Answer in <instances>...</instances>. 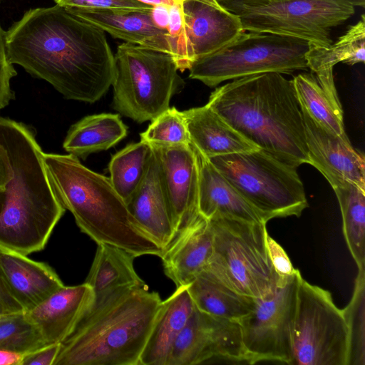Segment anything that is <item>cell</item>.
<instances>
[{
    "label": "cell",
    "instance_id": "cell-21",
    "mask_svg": "<svg viewBox=\"0 0 365 365\" xmlns=\"http://www.w3.org/2000/svg\"><path fill=\"white\" fill-rule=\"evenodd\" d=\"M68 12L113 37L170 53L168 30L154 23L150 11L68 9Z\"/></svg>",
    "mask_w": 365,
    "mask_h": 365
},
{
    "label": "cell",
    "instance_id": "cell-18",
    "mask_svg": "<svg viewBox=\"0 0 365 365\" xmlns=\"http://www.w3.org/2000/svg\"><path fill=\"white\" fill-rule=\"evenodd\" d=\"M125 203L140 229L165 250L174 239L175 231L160 165L153 149L145 174Z\"/></svg>",
    "mask_w": 365,
    "mask_h": 365
},
{
    "label": "cell",
    "instance_id": "cell-7",
    "mask_svg": "<svg viewBox=\"0 0 365 365\" xmlns=\"http://www.w3.org/2000/svg\"><path fill=\"white\" fill-rule=\"evenodd\" d=\"M212 253L205 269L231 289L252 298L276 287V273L267 248L266 223L216 215L209 219Z\"/></svg>",
    "mask_w": 365,
    "mask_h": 365
},
{
    "label": "cell",
    "instance_id": "cell-16",
    "mask_svg": "<svg viewBox=\"0 0 365 365\" xmlns=\"http://www.w3.org/2000/svg\"><path fill=\"white\" fill-rule=\"evenodd\" d=\"M182 6L195 60L218 51L244 31L239 16L217 0H183Z\"/></svg>",
    "mask_w": 365,
    "mask_h": 365
},
{
    "label": "cell",
    "instance_id": "cell-14",
    "mask_svg": "<svg viewBox=\"0 0 365 365\" xmlns=\"http://www.w3.org/2000/svg\"><path fill=\"white\" fill-rule=\"evenodd\" d=\"M149 144L160 165L176 235L200 215L199 168L195 149L191 143Z\"/></svg>",
    "mask_w": 365,
    "mask_h": 365
},
{
    "label": "cell",
    "instance_id": "cell-20",
    "mask_svg": "<svg viewBox=\"0 0 365 365\" xmlns=\"http://www.w3.org/2000/svg\"><path fill=\"white\" fill-rule=\"evenodd\" d=\"M0 271L12 294L29 311L64 286L48 264L0 248Z\"/></svg>",
    "mask_w": 365,
    "mask_h": 365
},
{
    "label": "cell",
    "instance_id": "cell-39",
    "mask_svg": "<svg viewBox=\"0 0 365 365\" xmlns=\"http://www.w3.org/2000/svg\"><path fill=\"white\" fill-rule=\"evenodd\" d=\"M61 343L46 344L24 355L21 365H53Z\"/></svg>",
    "mask_w": 365,
    "mask_h": 365
},
{
    "label": "cell",
    "instance_id": "cell-31",
    "mask_svg": "<svg viewBox=\"0 0 365 365\" xmlns=\"http://www.w3.org/2000/svg\"><path fill=\"white\" fill-rule=\"evenodd\" d=\"M151 155L150 145L140 140L127 145L112 156L108 164L109 178L125 202L141 182Z\"/></svg>",
    "mask_w": 365,
    "mask_h": 365
},
{
    "label": "cell",
    "instance_id": "cell-40",
    "mask_svg": "<svg viewBox=\"0 0 365 365\" xmlns=\"http://www.w3.org/2000/svg\"><path fill=\"white\" fill-rule=\"evenodd\" d=\"M24 311L12 294L0 271V315Z\"/></svg>",
    "mask_w": 365,
    "mask_h": 365
},
{
    "label": "cell",
    "instance_id": "cell-8",
    "mask_svg": "<svg viewBox=\"0 0 365 365\" xmlns=\"http://www.w3.org/2000/svg\"><path fill=\"white\" fill-rule=\"evenodd\" d=\"M267 222L299 217L308 207L296 167L262 149L208 158Z\"/></svg>",
    "mask_w": 365,
    "mask_h": 365
},
{
    "label": "cell",
    "instance_id": "cell-5",
    "mask_svg": "<svg viewBox=\"0 0 365 365\" xmlns=\"http://www.w3.org/2000/svg\"><path fill=\"white\" fill-rule=\"evenodd\" d=\"M43 159L56 198L73 215L81 232L97 244L117 246L137 257L162 256L164 250L140 229L109 178L69 153H43Z\"/></svg>",
    "mask_w": 365,
    "mask_h": 365
},
{
    "label": "cell",
    "instance_id": "cell-25",
    "mask_svg": "<svg viewBox=\"0 0 365 365\" xmlns=\"http://www.w3.org/2000/svg\"><path fill=\"white\" fill-rule=\"evenodd\" d=\"M195 305L187 287L176 288L162 302L140 358V365H167L173 344Z\"/></svg>",
    "mask_w": 365,
    "mask_h": 365
},
{
    "label": "cell",
    "instance_id": "cell-24",
    "mask_svg": "<svg viewBox=\"0 0 365 365\" xmlns=\"http://www.w3.org/2000/svg\"><path fill=\"white\" fill-rule=\"evenodd\" d=\"M301 108L316 121L349 140L344 113L334 81L333 68L302 73L292 79Z\"/></svg>",
    "mask_w": 365,
    "mask_h": 365
},
{
    "label": "cell",
    "instance_id": "cell-19",
    "mask_svg": "<svg viewBox=\"0 0 365 365\" xmlns=\"http://www.w3.org/2000/svg\"><path fill=\"white\" fill-rule=\"evenodd\" d=\"M213 234L201 215L180 230L164 250V272L176 285L187 286L207 267L212 253Z\"/></svg>",
    "mask_w": 365,
    "mask_h": 365
},
{
    "label": "cell",
    "instance_id": "cell-4",
    "mask_svg": "<svg viewBox=\"0 0 365 365\" xmlns=\"http://www.w3.org/2000/svg\"><path fill=\"white\" fill-rule=\"evenodd\" d=\"M162 302L145 283L118 290L83 316L53 365H140Z\"/></svg>",
    "mask_w": 365,
    "mask_h": 365
},
{
    "label": "cell",
    "instance_id": "cell-17",
    "mask_svg": "<svg viewBox=\"0 0 365 365\" xmlns=\"http://www.w3.org/2000/svg\"><path fill=\"white\" fill-rule=\"evenodd\" d=\"M93 294L85 282L63 286L33 309L25 311L46 344L63 342L91 309Z\"/></svg>",
    "mask_w": 365,
    "mask_h": 365
},
{
    "label": "cell",
    "instance_id": "cell-36",
    "mask_svg": "<svg viewBox=\"0 0 365 365\" xmlns=\"http://www.w3.org/2000/svg\"><path fill=\"white\" fill-rule=\"evenodd\" d=\"M56 4L66 9H88L114 11H150L153 6L136 0H54Z\"/></svg>",
    "mask_w": 365,
    "mask_h": 365
},
{
    "label": "cell",
    "instance_id": "cell-1",
    "mask_svg": "<svg viewBox=\"0 0 365 365\" xmlns=\"http://www.w3.org/2000/svg\"><path fill=\"white\" fill-rule=\"evenodd\" d=\"M8 59L66 98L89 103L112 85L114 55L105 31L57 4L31 9L6 31Z\"/></svg>",
    "mask_w": 365,
    "mask_h": 365
},
{
    "label": "cell",
    "instance_id": "cell-29",
    "mask_svg": "<svg viewBox=\"0 0 365 365\" xmlns=\"http://www.w3.org/2000/svg\"><path fill=\"white\" fill-rule=\"evenodd\" d=\"M308 69L316 72L334 68L339 63L353 66L365 61V16L347 27L335 43L327 46L309 42L306 53Z\"/></svg>",
    "mask_w": 365,
    "mask_h": 365
},
{
    "label": "cell",
    "instance_id": "cell-45",
    "mask_svg": "<svg viewBox=\"0 0 365 365\" xmlns=\"http://www.w3.org/2000/svg\"><path fill=\"white\" fill-rule=\"evenodd\" d=\"M145 4L155 6H165L170 7L172 6L181 4L183 0H136Z\"/></svg>",
    "mask_w": 365,
    "mask_h": 365
},
{
    "label": "cell",
    "instance_id": "cell-23",
    "mask_svg": "<svg viewBox=\"0 0 365 365\" xmlns=\"http://www.w3.org/2000/svg\"><path fill=\"white\" fill-rule=\"evenodd\" d=\"M190 143L209 158L257 149L207 104L183 110Z\"/></svg>",
    "mask_w": 365,
    "mask_h": 365
},
{
    "label": "cell",
    "instance_id": "cell-11",
    "mask_svg": "<svg viewBox=\"0 0 365 365\" xmlns=\"http://www.w3.org/2000/svg\"><path fill=\"white\" fill-rule=\"evenodd\" d=\"M301 273L279 278L274 289L255 298L252 310L238 324L247 363L277 361L290 364Z\"/></svg>",
    "mask_w": 365,
    "mask_h": 365
},
{
    "label": "cell",
    "instance_id": "cell-42",
    "mask_svg": "<svg viewBox=\"0 0 365 365\" xmlns=\"http://www.w3.org/2000/svg\"><path fill=\"white\" fill-rule=\"evenodd\" d=\"M11 176L10 166L6 149L0 143V190L4 188Z\"/></svg>",
    "mask_w": 365,
    "mask_h": 365
},
{
    "label": "cell",
    "instance_id": "cell-32",
    "mask_svg": "<svg viewBox=\"0 0 365 365\" xmlns=\"http://www.w3.org/2000/svg\"><path fill=\"white\" fill-rule=\"evenodd\" d=\"M342 310L349 329L347 365H365V269H358L352 297Z\"/></svg>",
    "mask_w": 365,
    "mask_h": 365
},
{
    "label": "cell",
    "instance_id": "cell-33",
    "mask_svg": "<svg viewBox=\"0 0 365 365\" xmlns=\"http://www.w3.org/2000/svg\"><path fill=\"white\" fill-rule=\"evenodd\" d=\"M45 345L25 311L0 315V349L26 354Z\"/></svg>",
    "mask_w": 365,
    "mask_h": 365
},
{
    "label": "cell",
    "instance_id": "cell-13",
    "mask_svg": "<svg viewBox=\"0 0 365 365\" xmlns=\"http://www.w3.org/2000/svg\"><path fill=\"white\" fill-rule=\"evenodd\" d=\"M215 358L247 362L240 325L195 307L173 344L167 365L200 364Z\"/></svg>",
    "mask_w": 365,
    "mask_h": 365
},
{
    "label": "cell",
    "instance_id": "cell-9",
    "mask_svg": "<svg viewBox=\"0 0 365 365\" xmlns=\"http://www.w3.org/2000/svg\"><path fill=\"white\" fill-rule=\"evenodd\" d=\"M309 41L269 33L243 31L218 51L195 59L189 77L209 87L269 72L291 74L308 70Z\"/></svg>",
    "mask_w": 365,
    "mask_h": 365
},
{
    "label": "cell",
    "instance_id": "cell-10",
    "mask_svg": "<svg viewBox=\"0 0 365 365\" xmlns=\"http://www.w3.org/2000/svg\"><path fill=\"white\" fill-rule=\"evenodd\" d=\"M349 329L331 294L301 276L298 283L292 365H347Z\"/></svg>",
    "mask_w": 365,
    "mask_h": 365
},
{
    "label": "cell",
    "instance_id": "cell-3",
    "mask_svg": "<svg viewBox=\"0 0 365 365\" xmlns=\"http://www.w3.org/2000/svg\"><path fill=\"white\" fill-rule=\"evenodd\" d=\"M0 143L11 173L0 190V248L29 255L45 248L66 210L51 188L33 131L0 117Z\"/></svg>",
    "mask_w": 365,
    "mask_h": 365
},
{
    "label": "cell",
    "instance_id": "cell-2",
    "mask_svg": "<svg viewBox=\"0 0 365 365\" xmlns=\"http://www.w3.org/2000/svg\"><path fill=\"white\" fill-rule=\"evenodd\" d=\"M207 105L257 148L296 168L309 164L292 79L277 72L245 76L217 88Z\"/></svg>",
    "mask_w": 365,
    "mask_h": 365
},
{
    "label": "cell",
    "instance_id": "cell-46",
    "mask_svg": "<svg viewBox=\"0 0 365 365\" xmlns=\"http://www.w3.org/2000/svg\"><path fill=\"white\" fill-rule=\"evenodd\" d=\"M349 3H350L354 6H361L364 7L365 6V0H344Z\"/></svg>",
    "mask_w": 365,
    "mask_h": 365
},
{
    "label": "cell",
    "instance_id": "cell-27",
    "mask_svg": "<svg viewBox=\"0 0 365 365\" xmlns=\"http://www.w3.org/2000/svg\"><path fill=\"white\" fill-rule=\"evenodd\" d=\"M127 133L119 114L87 115L70 127L63 147L69 154L85 159L91 153L113 147Z\"/></svg>",
    "mask_w": 365,
    "mask_h": 365
},
{
    "label": "cell",
    "instance_id": "cell-44",
    "mask_svg": "<svg viewBox=\"0 0 365 365\" xmlns=\"http://www.w3.org/2000/svg\"><path fill=\"white\" fill-rule=\"evenodd\" d=\"M24 354L0 349V365H21Z\"/></svg>",
    "mask_w": 365,
    "mask_h": 365
},
{
    "label": "cell",
    "instance_id": "cell-38",
    "mask_svg": "<svg viewBox=\"0 0 365 365\" xmlns=\"http://www.w3.org/2000/svg\"><path fill=\"white\" fill-rule=\"evenodd\" d=\"M266 244L272 264L278 276L283 277L292 274L296 269L294 268L284 249L268 235V232L266 235Z\"/></svg>",
    "mask_w": 365,
    "mask_h": 365
},
{
    "label": "cell",
    "instance_id": "cell-34",
    "mask_svg": "<svg viewBox=\"0 0 365 365\" xmlns=\"http://www.w3.org/2000/svg\"><path fill=\"white\" fill-rule=\"evenodd\" d=\"M140 140L153 144L190 143L182 111L172 107L160 113L140 133Z\"/></svg>",
    "mask_w": 365,
    "mask_h": 365
},
{
    "label": "cell",
    "instance_id": "cell-41",
    "mask_svg": "<svg viewBox=\"0 0 365 365\" xmlns=\"http://www.w3.org/2000/svg\"><path fill=\"white\" fill-rule=\"evenodd\" d=\"M281 0H217L226 10L233 13L243 8H256Z\"/></svg>",
    "mask_w": 365,
    "mask_h": 365
},
{
    "label": "cell",
    "instance_id": "cell-26",
    "mask_svg": "<svg viewBox=\"0 0 365 365\" xmlns=\"http://www.w3.org/2000/svg\"><path fill=\"white\" fill-rule=\"evenodd\" d=\"M135 257L134 254L117 246L98 244L94 259L85 281L93 294L91 309L119 289L145 283L134 269Z\"/></svg>",
    "mask_w": 365,
    "mask_h": 365
},
{
    "label": "cell",
    "instance_id": "cell-35",
    "mask_svg": "<svg viewBox=\"0 0 365 365\" xmlns=\"http://www.w3.org/2000/svg\"><path fill=\"white\" fill-rule=\"evenodd\" d=\"M182 3L169 7L167 30L170 53L179 71H184L189 69L195 56L186 31Z\"/></svg>",
    "mask_w": 365,
    "mask_h": 365
},
{
    "label": "cell",
    "instance_id": "cell-37",
    "mask_svg": "<svg viewBox=\"0 0 365 365\" xmlns=\"http://www.w3.org/2000/svg\"><path fill=\"white\" fill-rule=\"evenodd\" d=\"M16 75V71L8 59L6 31L0 26V110L8 106L14 98L10 81Z\"/></svg>",
    "mask_w": 365,
    "mask_h": 365
},
{
    "label": "cell",
    "instance_id": "cell-6",
    "mask_svg": "<svg viewBox=\"0 0 365 365\" xmlns=\"http://www.w3.org/2000/svg\"><path fill=\"white\" fill-rule=\"evenodd\" d=\"M178 71L168 53L120 43L114 55L113 108L138 123L152 121L183 88Z\"/></svg>",
    "mask_w": 365,
    "mask_h": 365
},
{
    "label": "cell",
    "instance_id": "cell-28",
    "mask_svg": "<svg viewBox=\"0 0 365 365\" xmlns=\"http://www.w3.org/2000/svg\"><path fill=\"white\" fill-rule=\"evenodd\" d=\"M186 287L196 308L219 318L238 322L255 305V298L231 289L206 269Z\"/></svg>",
    "mask_w": 365,
    "mask_h": 365
},
{
    "label": "cell",
    "instance_id": "cell-43",
    "mask_svg": "<svg viewBox=\"0 0 365 365\" xmlns=\"http://www.w3.org/2000/svg\"><path fill=\"white\" fill-rule=\"evenodd\" d=\"M152 19L155 25L160 29L167 30L169 21V7L155 6L151 11Z\"/></svg>",
    "mask_w": 365,
    "mask_h": 365
},
{
    "label": "cell",
    "instance_id": "cell-12",
    "mask_svg": "<svg viewBox=\"0 0 365 365\" xmlns=\"http://www.w3.org/2000/svg\"><path fill=\"white\" fill-rule=\"evenodd\" d=\"M355 13L344 0H281L233 12L245 31L269 33L306 40L320 46L333 43V28Z\"/></svg>",
    "mask_w": 365,
    "mask_h": 365
},
{
    "label": "cell",
    "instance_id": "cell-22",
    "mask_svg": "<svg viewBox=\"0 0 365 365\" xmlns=\"http://www.w3.org/2000/svg\"><path fill=\"white\" fill-rule=\"evenodd\" d=\"M195 149L199 168L200 214L207 220L220 215L267 224L262 215L243 197L209 159Z\"/></svg>",
    "mask_w": 365,
    "mask_h": 365
},
{
    "label": "cell",
    "instance_id": "cell-30",
    "mask_svg": "<svg viewBox=\"0 0 365 365\" xmlns=\"http://www.w3.org/2000/svg\"><path fill=\"white\" fill-rule=\"evenodd\" d=\"M333 190L339 204L349 250L358 269H365V189L346 181Z\"/></svg>",
    "mask_w": 365,
    "mask_h": 365
},
{
    "label": "cell",
    "instance_id": "cell-15",
    "mask_svg": "<svg viewBox=\"0 0 365 365\" xmlns=\"http://www.w3.org/2000/svg\"><path fill=\"white\" fill-rule=\"evenodd\" d=\"M309 164L334 188L349 181L365 189V161L362 153L346 140L313 119L302 108Z\"/></svg>",
    "mask_w": 365,
    "mask_h": 365
}]
</instances>
